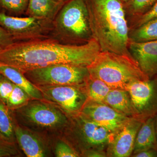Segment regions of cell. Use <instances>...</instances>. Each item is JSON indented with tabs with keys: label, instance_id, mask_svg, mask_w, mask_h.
I'll list each match as a JSON object with an SVG mask.
<instances>
[{
	"label": "cell",
	"instance_id": "obj_13",
	"mask_svg": "<svg viewBox=\"0 0 157 157\" xmlns=\"http://www.w3.org/2000/svg\"><path fill=\"white\" fill-rule=\"evenodd\" d=\"M144 121L132 117L119 130L106 149L108 157H131L136 135Z\"/></svg>",
	"mask_w": 157,
	"mask_h": 157
},
{
	"label": "cell",
	"instance_id": "obj_11",
	"mask_svg": "<svg viewBox=\"0 0 157 157\" xmlns=\"http://www.w3.org/2000/svg\"><path fill=\"white\" fill-rule=\"evenodd\" d=\"M80 114L97 124L115 132L132 118L121 114L104 103L88 99Z\"/></svg>",
	"mask_w": 157,
	"mask_h": 157
},
{
	"label": "cell",
	"instance_id": "obj_3",
	"mask_svg": "<svg viewBox=\"0 0 157 157\" xmlns=\"http://www.w3.org/2000/svg\"><path fill=\"white\" fill-rule=\"evenodd\" d=\"M87 68L90 76L102 80L111 89L128 90L134 81L150 78L129 55L101 51Z\"/></svg>",
	"mask_w": 157,
	"mask_h": 157
},
{
	"label": "cell",
	"instance_id": "obj_35",
	"mask_svg": "<svg viewBox=\"0 0 157 157\" xmlns=\"http://www.w3.org/2000/svg\"><path fill=\"white\" fill-rule=\"evenodd\" d=\"M1 133H0V139H1Z\"/></svg>",
	"mask_w": 157,
	"mask_h": 157
},
{
	"label": "cell",
	"instance_id": "obj_10",
	"mask_svg": "<svg viewBox=\"0 0 157 157\" xmlns=\"http://www.w3.org/2000/svg\"><path fill=\"white\" fill-rule=\"evenodd\" d=\"M136 118L144 121L157 114V75L132 82L128 88Z\"/></svg>",
	"mask_w": 157,
	"mask_h": 157
},
{
	"label": "cell",
	"instance_id": "obj_31",
	"mask_svg": "<svg viewBox=\"0 0 157 157\" xmlns=\"http://www.w3.org/2000/svg\"><path fill=\"white\" fill-rule=\"evenodd\" d=\"M131 157H157V149L154 148L148 149L132 155Z\"/></svg>",
	"mask_w": 157,
	"mask_h": 157
},
{
	"label": "cell",
	"instance_id": "obj_8",
	"mask_svg": "<svg viewBox=\"0 0 157 157\" xmlns=\"http://www.w3.org/2000/svg\"><path fill=\"white\" fill-rule=\"evenodd\" d=\"M0 26L14 42L52 38L53 21L25 16H11L0 12Z\"/></svg>",
	"mask_w": 157,
	"mask_h": 157
},
{
	"label": "cell",
	"instance_id": "obj_23",
	"mask_svg": "<svg viewBox=\"0 0 157 157\" xmlns=\"http://www.w3.org/2000/svg\"><path fill=\"white\" fill-rule=\"evenodd\" d=\"M32 100L24 90L15 85L8 99L6 106L12 111L23 107Z\"/></svg>",
	"mask_w": 157,
	"mask_h": 157
},
{
	"label": "cell",
	"instance_id": "obj_25",
	"mask_svg": "<svg viewBox=\"0 0 157 157\" xmlns=\"http://www.w3.org/2000/svg\"><path fill=\"white\" fill-rule=\"evenodd\" d=\"M157 2V0H130L124 6L129 13L140 16L151 9Z\"/></svg>",
	"mask_w": 157,
	"mask_h": 157
},
{
	"label": "cell",
	"instance_id": "obj_33",
	"mask_svg": "<svg viewBox=\"0 0 157 157\" xmlns=\"http://www.w3.org/2000/svg\"><path fill=\"white\" fill-rule=\"evenodd\" d=\"M119 1L123 3L124 4L128 2L130 0H119Z\"/></svg>",
	"mask_w": 157,
	"mask_h": 157
},
{
	"label": "cell",
	"instance_id": "obj_15",
	"mask_svg": "<svg viewBox=\"0 0 157 157\" xmlns=\"http://www.w3.org/2000/svg\"><path fill=\"white\" fill-rule=\"evenodd\" d=\"M64 4L57 0H28L25 16L53 21Z\"/></svg>",
	"mask_w": 157,
	"mask_h": 157
},
{
	"label": "cell",
	"instance_id": "obj_12",
	"mask_svg": "<svg viewBox=\"0 0 157 157\" xmlns=\"http://www.w3.org/2000/svg\"><path fill=\"white\" fill-rule=\"evenodd\" d=\"M14 135L20 148L28 157L52 155V138L22 126L16 121Z\"/></svg>",
	"mask_w": 157,
	"mask_h": 157
},
{
	"label": "cell",
	"instance_id": "obj_14",
	"mask_svg": "<svg viewBox=\"0 0 157 157\" xmlns=\"http://www.w3.org/2000/svg\"><path fill=\"white\" fill-rule=\"evenodd\" d=\"M129 52L149 78L157 75V40L137 42L129 41Z\"/></svg>",
	"mask_w": 157,
	"mask_h": 157
},
{
	"label": "cell",
	"instance_id": "obj_37",
	"mask_svg": "<svg viewBox=\"0 0 157 157\" xmlns=\"http://www.w3.org/2000/svg\"><path fill=\"white\" fill-rule=\"evenodd\" d=\"M1 76V74H0V76Z\"/></svg>",
	"mask_w": 157,
	"mask_h": 157
},
{
	"label": "cell",
	"instance_id": "obj_22",
	"mask_svg": "<svg viewBox=\"0 0 157 157\" xmlns=\"http://www.w3.org/2000/svg\"><path fill=\"white\" fill-rule=\"evenodd\" d=\"M28 0H0V12L11 16H25Z\"/></svg>",
	"mask_w": 157,
	"mask_h": 157
},
{
	"label": "cell",
	"instance_id": "obj_20",
	"mask_svg": "<svg viewBox=\"0 0 157 157\" xmlns=\"http://www.w3.org/2000/svg\"><path fill=\"white\" fill-rule=\"evenodd\" d=\"M88 99L95 102L104 103L111 88L102 80L89 76L85 84Z\"/></svg>",
	"mask_w": 157,
	"mask_h": 157
},
{
	"label": "cell",
	"instance_id": "obj_21",
	"mask_svg": "<svg viewBox=\"0 0 157 157\" xmlns=\"http://www.w3.org/2000/svg\"><path fill=\"white\" fill-rule=\"evenodd\" d=\"M129 39L137 42L157 40V17L136 27L129 35Z\"/></svg>",
	"mask_w": 157,
	"mask_h": 157
},
{
	"label": "cell",
	"instance_id": "obj_36",
	"mask_svg": "<svg viewBox=\"0 0 157 157\" xmlns=\"http://www.w3.org/2000/svg\"><path fill=\"white\" fill-rule=\"evenodd\" d=\"M2 48H1V47H0V50H1V49H2Z\"/></svg>",
	"mask_w": 157,
	"mask_h": 157
},
{
	"label": "cell",
	"instance_id": "obj_34",
	"mask_svg": "<svg viewBox=\"0 0 157 157\" xmlns=\"http://www.w3.org/2000/svg\"><path fill=\"white\" fill-rule=\"evenodd\" d=\"M57 1L60 2H61L62 3H65L68 2V1H70V0H57Z\"/></svg>",
	"mask_w": 157,
	"mask_h": 157
},
{
	"label": "cell",
	"instance_id": "obj_27",
	"mask_svg": "<svg viewBox=\"0 0 157 157\" xmlns=\"http://www.w3.org/2000/svg\"><path fill=\"white\" fill-rule=\"evenodd\" d=\"M15 84L8 78L0 76V100L6 104Z\"/></svg>",
	"mask_w": 157,
	"mask_h": 157
},
{
	"label": "cell",
	"instance_id": "obj_7",
	"mask_svg": "<svg viewBox=\"0 0 157 157\" xmlns=\"http://www.w3.org/2000/svg\"><path fill=\"white\" fill-rule=\"evenodd\" d=\"M23 73L36 86L81 85L85 84L90 75L87 67L68 64L36 68Z\"/></svg>",
	"mask_w": 157,
	"mask_h": 157
},
{
	"label": "cell",
	"instance_id": "obj_24",
	"mask_svg": "<svg viewBox=\"0 0 157 157\" xmlns=\"http://www.w3.org/2000/svg\"><path fill=\"white\" fill-rule=\"evenodd\" d=\"M52 143V153L56 157H78L80 155L67 141L61 137H56Z\"/></svg>",
	"mask_w": 157,
	"mask_h": 157
},
{
	"label": "cell",
	"instance_id": "obj_26",
	"mask_svg": "<svg viewBox=\"0 0 157 157\" xmlns=\"http://www.w3.org/2000/svg\"><path fill=\"white\" fill-rule=\"evenodd\" d=\"M21 155L17 143L0 139V157H20Z\"/></svg>",
	"mask_w": 157,
	"mask_h": 157
},
{
	"label": "cell",
	"instance_id": "obj_5",
	"mask_svg": "<svg viewBox=\"0 0 157 157\" xmlns=\"http://www.w3.org/2000/svg\"><path fill=\"white\" fill-rule=\"evenodd\" d=\"M13 111L19 125L51 138L61 136L70 121L60 109L44 100L32 99Z\"/></svg>",
	"mask_w": 157,
	"mask_h": 157
},
{
	"label": "cell",
	"instance_id": "obj_9",
	"mask_svg": "<svg viewBox=\"0 0 157 157\" xmlns=\"http://www.w3.org/2000/svg\"><path fill=\"white\" fill-rule=\"evenodd\" d=\"M85 84L37 87L42 92L43 100L57 107L68 117H72L81 113L87 101Z\"/></svg>",
	"mask_w": 157,
	"mask_h": 157
},
{
	"label": "cell",
	"instance_id": "obj_1",
	"mask_svg": "<svg viewBox=\"0 0 157 157\" xmlns=\"http://www.w3.org/2000/svg\"><path fill=\"white\" fill-rule=\"evenodd\" d=\"M101 51L96 39L85 44H64L52 38L16 42L0 50V63L27 70L59 64L87 67Z\"/></svg>",
	"mask_w": 157,
	"mask_h": 157
},
{
	"label": "cell",
	"instance_id": "obj_28",
	"mask_svg": "<svg viewBox=\"0 0 157 157\" xmlns=\"http://www.w3.org/2000/svg\"><path fill=\"white\" fill-rule=\"evenodd\" d=\"M157 17V2L146 13L139 16L137 21L136 27L139 26L151 19Z\"/></svg>",
	"mask_w": 157,
	"mask_h": 157
},
{
	"label": "cell",
	"instance_id": "obj_30",
	"mask_svg": "<svg viewBox=\"0 0 157 157\" xmlns=\"http://www.w3.org/2000/svg\"><path fill=\"white\" fill-rule=\"evenodd\" d=\"M80 157H107L106 151L101 150L91 149L82 153Z\"/></svg>",
	"mask_w": 157,
	"mask_h": 157
},
{
	"label": "cell",
	"instance_id": "obj_18",
	"mask_svg": "<svg viewBox=\"0 0 157 157\" xmlns=\"http://www.w3.org/2000/svg\"><path fill=\"white\" fill-rule=\"evenodd\" d=\"M104 104L126 116L136 118L131 96L126 90L111 89L105 98Z\"/></svg>",
	"mask_w": 157,
	"mask_h": 157
},
{
	"label": "cell",
	"instance_id": "obj_19",
	"mask_svg": "<svg viewBox=\"0 0 157 157\" xmlns=\"http://www.w3.org/2000/svg\"><path fill=\"white\" fill-rule=\"evenodd\" d=\"M16 123L13 111L0 100V133L1 139L11 143H17L14 135Z\"/></svg>",
	"mask_w": 157,
	"mask_h": 157
},
{
	"label": "cell",
	"instance_id": "obj_6",
	"mask_svg": "<svg viewBox=\"0 0 157 157\" xmlns=\"http://www.w3.org/2000/svg\"><path fill=\"white\" fill-rule=\"evenodd\" d=\"M117 132L99 125L79 114L70 117L69 124L60 136L80 156L82 153L89 150L106 151L107 146Z\"/></svg>",
	"mask_w": 157,
	"mask_h": 157
},
{
	"label": "cell",
	"instance_id": "obj_2",
	"mask_svg": "<svg viewBox=\"0 0 157 157\" xmlns=\"http://www.w3.org/2000/svg\"><path fill=\"white\" fill-rule=\"evenodd\" d=\"M93 38L101 51L131 55L124 4L119 0H85Z\"/></svg>",
	"mask_w": 157,
	"mask_h": 157
},
{
	"label": "cell",
	"instance_id": "obj_16",
	"mask_svg": "<svg viewBox=\"0 0 157 157\" xmlns=\"http://www.w3.org/2000/svg\"><path fill=\"white\" fill-rule=\"evenodd\" d=\"M0 74L19 86L33 100H43L42 92L17 68L0 63Z\"/></svg>",
	"mask_w": 157,
	"mask_h": 157
},
{
	"label": "cell",
	"instance_id": "obj_32",
	"mask_svg": "<svg viewBox=\"0 0 157 157\" xmlns=\"http://www.w3.org/2000/svg\"><path fill=\"white\" fill-rule=\"evenodd\" d=\"M155 128L156 133V136L157 138V114L155 116Z\"/></svg>",
	"mask_w": 157,
	"mask_h": 157
},
{
	"label": "cell",
	"instance_id": "obj_17",
	"mask_svg": "<svg viewBox=\"0 0 157 157\" xmlns=\"http://www.w3.org/2000/svg\"><path fill=\"white\" fill-rule=\"evenodd\" d=\"M150 148L157 149L155 117L148 118L142 123L136 135L132 155Z\"/></svg>",
	"mask_w": 157,
	"mask_h": 157
},
{
	"label": "cell",
	"instance_id": "obj_29",
	"mask_svg": "<svg viewBox=\"0 0 157 157\" xmlns=\"http://www.w3.org/2000/svg\"><path fill=\"white\" fill-rule=\"evenodd\" d=\"M14 42L11 36L0 26V47L6 48Z\"/></svg>",
	"mask_w": 157,
	"mask_h": 157
},
{
	"label": "cell",
	"instance_id": "obj_4",
	"mask_svg": "<svg viewBox=\"0 0 157 157\" xmlns=\"http://www.w3.org/2000/svg\"><path fill=\"white\" fill-rule=\"evenodd\" d=\"M52 39L64 44L82 45L92 39L85 0L65 3L53 21Z\"/></svg>",
	"mask_w": 157,
	"mask_h": 157
}]
</instances>
